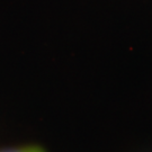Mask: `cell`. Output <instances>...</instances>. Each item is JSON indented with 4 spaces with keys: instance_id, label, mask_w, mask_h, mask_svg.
Instances as JSON below:
<instances>
[{
    "instance_id": "obj_1",
    "label": "cell",
    "mask_w": 152,
    "mask_h": 152,
    "mask_svg": "<svg viewBox=\"0 0 152 152\" xmlns=\"http://www.w3.org/2000/svg\"><path fill=\"white\" fill-rule=\"evenodd\" d=\"M0 152H45L39 147L31 145V147H23L16 148V149H7V150H1Z\"/></svg>"
}]
</instances>
